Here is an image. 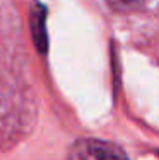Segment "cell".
<instances>
[{"mask_svg":"<svg viewBox=\"0 0 159 160\" xmlns=\"http://www.w3.org/2000/svg\"><path fill=\"white\" fill-rule=\"evenodd\" d=\"M75 152L81 160H128L120 147L103 140H82Z\"/></svg>","mask_w":159,"mask_h":160,"instance_id":"obj_1","label":"cell"},{"mask_svg":"<svg viewBox=\"0 0 159 160\" xmlns=\"http://www.w3.org/2000/svg\"><path fill=\"white\" fill-rule=\"evenodd\" d=\"M33 29H34L36 44L41 51L46 49V36H45V10L43 7H38L33 14Z\"/></svg>","mask_w":159,"mask_h":160,"instance_id":"obj_2","label":"cell"},{"mask_svg":"<svg viewBox=\"0 0 159 160\" xmlns=\"http://www.w3.org/2000/svg\"><path fill=\"white\" fill-rule=\"evenodd\" d=\"M111 3V7H115L116 10H135L142 5L146 0H108Z\"/></svg>","mask_w":159,"mask_h":160,"instance_id":"obj_3","label":"cell"}]
</instances>
